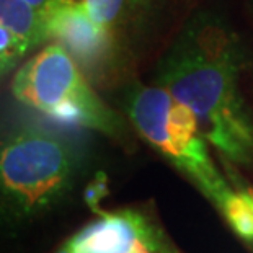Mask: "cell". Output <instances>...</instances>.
Returning <instances> with one entry per match:
<instances>
[{"mask_svg":"<svg viewBox=\"0 0 253 253\" xmlns=\"http://www.w3.org/2000/svg\"><path fill=\"white\" fill-rule=\"evenodd\" d=\"M96 214L54 253H139L134 204Z\"/></svg>","mask_w":253,"mask_h":253,"instance_id":"obj_7","label":"cell"},{"mask_svg":"<svg viewBox=\"0 0 253 253\" xmlns=\"http://www.w3.org/2000/svg\"><path fill=\"white\" fill-rule=\"evenodd\" d=\"M111 47L126 85L165 49L196 8L195 0H77Z\"/></svg>","mask_w":253,"mask_h":253,"instance_id":"obj_5","label":"cell"},{"mask_svg":"<svg viewBox=\"0 0 253 253\" xmlns=\"http://www.w3.org/2000/svg\"><path fill=\"white\" fill-rule=\"evenodd\" d=\"M18 103L49 120L87 129L132 150L137 136L123 111L101 98L75 57L57 41H47L15 72L10 85Z\"/></svg>","mask_w":253,"mask_h":253,"instance_id":"obj_4","label":"cell"},{"mask_svg":"<svg viewBox=\"0 0 253 253\" xmlns=\"http://www.w3.org/2000/svg\"><path fill=\"white\" fill-rule=\"evenodd\" d=\"M82 160L71 136L41 123L0 131V219L18 225L56 209L77 185Z\"/></svg>","mask_w":253,"mask_h":253,"instance_id":"obj_2","label":"cell"},{"mask_svg":"<svg viewBox=\"0 0 253 253\" xmlns=\"http://www.w3.org/2000/svg\"><path fill=\"white\" fill-rule=\"evenodd\" d=\"M220 164H222V169L225 171V175L229 176V180L232 181L237 188H240V190L245 193L247 198H249L252 201V204H253V180H250L249 176H245L240 170H237L234 165L227 164L225 160H220Z\"/></svg>","mask_w":253,"mask_h":253,"instance_id":"obj_8","label":"cell"},{"mask_svg":"<svg viewBox=\"0 0 253 253\" xmlns=\"http://www.w3.org/2000/svg\"><path fill=\"white\" fill-rule=\"evenodd\" d=\"M47 41L42 12L21 0H0V82Z\"/></svg>","mask_w":253,"mask_h":253,"instance_id":"obj_6","label":"cell"},{"mask_svg":"<svg viewBox=\"0 0 253 253\" xmlns=\"http://www.w3.org/2000/svg\"><path fill=\"white\" fill-rule=\"evenodd\" d=\"M21 2L28 3V5H31L33 8H36V10H40V12H42V10H44V7L51 2V0H21Z\"/></svg>","mask_w":253,"mask_h":253,"instance_id":"obj_9","label":"cell"},{"mask_svg":"<svg viewBox=\"0 0 253 253\" xmlns=\"http://www.w3.org/2000/svg\"><path fill=\"white\" fill-rule=\"evenodd\" d=\"M123 113L139 141L185 176L220 217L229 211L240 191L212 160L211 145L185 103L157 84L132 80L126 85Z\"/></svg>","mask_w":253,"mask_h":253,"instance_id":"obj_3","label":"cell"},{"mask_svg":"<svg viewBox=\"0 0 253 253\" xmlns=\"http://www.w3.org/2000/svg\"><path fill=\"white\" fill-rule=\"evenodd\" d=\"M150 82L185 103L217 157L253 180V54L232 21L195 8L155 59Z\"/></svg>","mask_w":253,"mask_h":253,"instance_id":"obj_1","label":"cell"},{"mask_svg":"<svg viewBox=\"0 0 253 253\" xmlns=\"http://www.w3.org/2000/svg\"><path fill=\"white\" fill-rule=\"evenodd\" d=\"M249 12H250L252 21H253V0H249Z\"/></svg>","mask_w":253,"mask_h":253,"instance_id":"obj_10","label":"cell"}]
</instances>
